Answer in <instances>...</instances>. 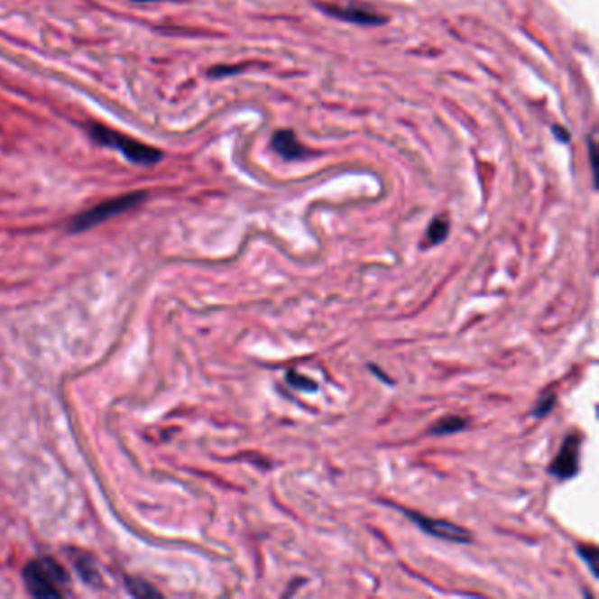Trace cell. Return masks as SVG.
I'll list each match as a JSON object with an SVG mask.
<instances>
[{
  "label": "cell",
  "mask_w": 599,
  "mask_h": 599,
  "mask_svg": "<svg viewBox=\"0 0 599 599\" xmlns=\"http://www.w3.org/2000/svg\"><path fill=\"white\" fill-rule=\"evenodd\" d=\"M287 383L296 391H304V392H317L318 391V383L315 380H311L309 376L300 374L294 369L287 371Z\"/></svg>",
  "instance_id": "8fae6325"
},
{
  "label": "cell",
  "mask_w": 599,
  "mask_h": 599,
  "mask_svg": "<svg viewBox=\"0 0 599 599\" xmlns=\"http://www.w3.org/2000/svg\"><path fill=\"white\" fill-rule=\"evenodd\" d=\"M578 554L584 559V563L589 565V569L594 576H598V548L591 545H580Z\"/></svg>",
  "instance_id": "5bb4252c"
},
{
  "label": "cell",
  "mask_w": 599,
  "mask_h": 599,
  "mask_svg": "<svg viewBox=\"0 0 599 599\" xmlns=\"http://www.w3.org/2000/svg\"><path fill=\"white\" fill-rule=\"evenodd\" d=\"M74 565H76V569H78L79 576L83 578V582H87V584H90V585H94V587H99V584L102 580H100L99 573H97V569L94 567V563H92L90 558L83 556V558L76 559Z\"/></svg>",
  "instance_id": "30bf717a"
},
{
  "label": "cell",
  "mask_w": 599,
  "mask_h": 599,
  "mask_svg": "<svg viewBox=\"0 0 599 599\" xmlns=\"http://www.w3.org/2000/svg\"><path fill=\"white\" fill-rule=\"evenodd\" d=\"M271 146L285 161H300L306 155V148L300 144L298 135L290 129H281L272 134Z\"/></svg>",
  "instance_id": "52a82bcc"
},
{
  "label": "cell",
  "mask_w": 599,
  "mask_h": 599,
  "mask_svg": "<svg viewBox=\"0 0 599 599\" xmlns=\"http://www.w3.org/2000/svg\"><path fill=\"white\" fill-rule=\"evenodd\" d=\"M469 426V420L465 417H457V415H448V417H441L434 422L433 426L429 428V433L434 436H448V434L461 433L465 431Z\"/></svg>",
  "instance_id": "ba28073f"
},
{
  "label": "cell",
  "mask_w": 599,
  "mask_h": 599,
  "mask_svg": "<svg viewBox=\"0 0 599 599\" xmlns=\"http://www.w3.org/2000/svg\"><path fill=\"white\" fill-rule=\"evenodd\" d=\"M415 526H419L420 531H424L433 538L438 539H445V541H452V543H459V545H466L471 541V533L461 528L456 526L448 521H438V519H428L420 513L415 511H408V510H401Z\"/></svg>",
  "instance_id": "277c9868"
},
{
  "label": "cell",
  "mask_w": 599,
  "mask_h": 599,
  "mask_svg": "<svg viewBox=\"0 0 599 599\" xmlns=\"http://www.w3.org/2000/svg\"><path fill=\"white\" fill-rule=\"evenodd\" d=\"M127 589L131 591L133 596H137V598H155V596H159V591H155L150 584H146L143 580L129 578L127 580Z\"/></svg>",
  "instance_id": "7c38bea8"
},
{
  "label": "cell",
  "mask_w": 599,
  "mask_h": 599,
  "mask_svg": "<svg viewBox=\"0 0 599 599\" xmlns=\"http://www.w3.org/2000/svg\"><path fill=\"white\" fill-rule=\"evenodd\" d=\"M239 70H241V67H215V69H211L209 76H213V78H224V76H233V74H237Z\"/></svg>",
  "instance_id": "9a60e30c"
},
{
  "label": "cell",
  "mask_w": 599,
  "mask_h": 599,
  "mask_svg": "<svg viewBox=\"0 0 599 599\" xmlns=\"http://www.w3.org/2000/svg\"><path fill=\"white\" fill-rule=\"evenodd\" d=\"M23 582L33 598H62L69 576L59 563L50 558H41L25 567Z\"/></svg>",
  "instance_id": "7a4b0ae2"
},
{
  "label": "cell",
  "mask_w": 599,
  "mask_h": 599,
  "mask_svg": "<svg viewBox=\"0 0 599 599\" xmlns=\"http://www.w3.org/2000/svg\"><path fill=\"white\" fill-rule=\"evenodd\" d=\"M448 233H450V222L445 217H436L428 227L426 237L433 246H436V244H441L448 237Z\"/></svg>",
  "instance_id": "9c48e42d"
},
{
  "label": "cell",
  "mask_w": 599,
  "mask_h": 599,
  "mask_svg": "<svg viewBox=\"0 0 599 599\" xmlns=\"http://www.w3.org/2000/svg\"><path fill=\"white\" fill-rule=\"evenodd\" d=\"M88 133L97 144L118 150L129 162L137 164V166H155L164 157V153L159 148L144 144V143H141L134 137H129V135L118 133V131H113V129L104 127L99 124L90 125Z\"/></svg>",
  "instance_id": "6da1fadb"
},
{
  "label": "cell",
  "mask_w": 599,
  "mask_h": 599,
  "mask_svg": "<svg viewBox=\"0 0 599 599\" xmlns=\"http://www.w3.org/2000/svg\"><path fill=\"white\" fill-rule=\"evenodd\" d=\"M134 2H159V0H134Z\"/></svg>",
  "instance_id": "ac0fdd59"
},
{
  "label": "cell",
  "mask_w": 599,
  "mask_h": 599,
  "mask_svg": "<svg viewBox=\"0 0 599 599\" xmlns=\"http://www.w3.org/2000/svg\"><path fill=\"white\" fill-rule=\"evenodd\" d=\"M580 445L582 438L578 434H567L561 450L558 452L556 459L548 467V473L558 480H569L575 478L580 469Z\"/></svg>",
  "instance_id": "5b68a950"
},
{
  "label": "cell",
  "mask_w": 599,
  "mask_h": 599,
  "mask_svg": "<svg viewBox=\"0 0 599 599\" xmlns=\"http://www.w3.org/2000/svg\"><path fill=\"white\" fill-rule=\"evenodd\" d=\"M554 134H556V137H559L563 143H567L569 141V134L567 133V131H563V127H554Z\"/></svg>",
  "instance_id": "e0dca14e"
},
{
  "label": "cell",
  "mask_w": 599,
  "mask_h": 599,
  "mask_svg": "<svg viewBox=\"0 0 599 599\" xmlns=\"http://www.w3.org/2000/svg\"><path fill=\"white\" fill-rule=\"evenodd\" d=\"M589 155H591V164H593L594 183H598V167H596V143H594V139H589Z\"/></svg>",
  "instance_id": "2e32d148"
},
{
  "label": "cell",
  "mask_w": 599,
  "mask_h": 599,
  "mask_svg": "<svg viewBox=\"0 0 599 599\" xmlns=\"http://www.w3.org/2000/svg\"><path fill=\"white\" fill-rule=\"evenodd\" d=\"M146 192H133V194H125V196H120L116 199L106 200V202H100L96 207L88 209V211H83L81 215H78L72 222H70V231L72 233H83V231H88L96 226H99L102 222L113 218V217H118L129 209L135 207L137 204H141L143 200L146 199Z\"/></svg>",
  "instance_id": "3957f363"
},
{
  "label": "cell",
  "mask_w": 599,
  "mask_h": 599,
  "mask_svg": "<svg viewBox=\"0 0 599 599\" xmlns=\"http://www.w3.org/2000/svg\"><path fill=\"white\" fill-rule=\"evenodd\" d=\"M556 402H558V398H556L554 392H547V394H543V396L538 400V402H536V406H534L531 415H533L534 419H541V417L548 415V413L554 410Z\"/></svg>",
  "instance_id": "4fadbf2b"
},
{
  "label": "cell",
  "mask_w": 599,
  "mask_h": 599,
  "mask_svg": "<svg viewBox=\"0 0 599 599\" xmlns=\"http://www.w3.org/2000/svg\"><path fill=\"white\" fill-rule=\"evenodd\" d=\"M317 7L331 18L346 22V23H354V25H361V27H376V25L387 23V16L366 9V7H359V5L317 4Z\"/></svg>",
  "instance_id": "8992f818"
}]
</instances>
